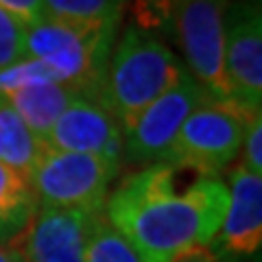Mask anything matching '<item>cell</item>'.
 Returning a JSON list of instances; mask_svg holds the SVG:
<instances>
[{
  "instance_id": "obj_6",
  "label": "cell",
  "mask_w": 262,
  "mask_h": 262,
  "mask_svg": "<svg viewBox=\"0 0 262 262\" xmlns=\"http://www.w3.org/2000/svg\"><path fill=\"white\" fill-rule=\"evenodd\" d=\"M229 0H182L170 35L184 53V66L210 101L229 103L225 79V9Z\"/></svg>"
},
{
  "instance_id": "obj_12",
  "label": "cell",
  "mask_w": 262,
  "mask_h": 262,
  "mask_svg": "<svg viewBox=\"0 0 262 262\" xmlns=\"http://www.w3.org/2000/svg\"><path fill=\"white\" fill-rule=\"evenodd\" d=\"M3 96L15 110V114L27 122V127L44 142V138L48 136L57 118L81 94L66 83H42L13 90V92Z\"/></svg>"
},
{
  "instance_id": "obj_8",
  "label": "cell",
  "mask_w": 262,
  "mask_h": 262,
  "mask_svg": "<svg viewBox=\"0 0 262 262\" xmlns=\"http://www.w3.org/2000/svg\"><path fill=\"white\" fill-rule=\"evenodd\" d=\"M206 101H210L206 92L194 83L190 75H186L175 88L153 101L125 131L122 160L136 166L164 164L179 127Z\"/></svg>"
},
{
  "instance_id": "obj_18",
  "label": "cell",
  "mask_w": 262,
  "mask_h": 262,
  "mask_svg": "<svg viewBox=\"0 0 262 262\" xmlns=\"http://www.w3.org/2000/svg\"><path fill=\"white\" fill-rule=\"evenodd\" d=\"M27 57L24 48V22L0 7V68L13 66Z\"/></svg>"
},
{
  "instance_id": "obj_16",
  "label": "cell",
  "mask_w": 262,
  "mask_h": 262,
  "mask_svg": "<svg viewBox=\"0 0 262 262\" xmlns=\"http://www.w3.org/2000/svg\"><path fill=\"white\" fill-rule=\"evenodd\" d=\"M44 15L66 22H120L127 0H42Z\"/></svg>"
},
{
  "instance_id": "obj_17",
  "label": "cell",
  "mask_w": 262,
  "mask_h": 262,
  "mask_svg": "<svg viewBox=\"0 0 262 262\" xmlns=\"http://www.w3.org/2000/svg\"><path fill=\"white\" fill-rule=\"evenodd\" d=\"M131 5V24L144 31H160L170 35L173 13L182 0H127Z\"/></svg>"
},
{
  "instance_id": "obj_7",
  "label": "cell",
  "mask_w": 262,
  "mask_h": 262,
  "mask_svg": "<svg viewBox=\"0 0 262 262\" xmlns=\"http://www.w3.org/2000/svg\"><path fill=\"white\" fill-rule=\"evenodd\" d=\"M225 79L229 103L249 114L262 105V11L258 0H229L225 9Z\"/></svg>"
},
{
  "instance_id": "obj_4",
  "label": "cell",
  "mask_w": 262,
  "mask_h": 262,
  "mask_svg": "<svg viewBox=\"0 0 262 262\" xmlns=\"http://www.w3.org/2000/svg\"><path fill=\"white\" fill-rule=\"evenodd\" d=\"M251 116L253 114L232 103L206 101L179 127L164 164L179 170H194L196 175L219 177L241 155Z\"/></svg>"
},
{
  "instance_id": "obj_21",
  "label": "cell",
  "mask_w": 262,
  "mask_h": 262,
  "mask_svg": "<svg viewBox=\"0 0 262 262\" xmlns=\"http://www.w3.org/2000/svg\"><path fill=\"white\" fill-rule=\"evenodd\" d=\"M168 262H219V260L210 247H190L182 253H177V256Z\"/></svg>"
},
{
  "instance_id": "obj_22",
  "label": "cell",
  "mask_w": 262,
  "mask_h": 262,
  "mask_svg": "<svg viewBox=\"0 0 262 262\" xmlns=\"http://www.w3.org/2000/svg\"><path fill=\"white\" fill-rule=\"evenodd\" d=\"M0 262H22V258L13 245H0Z\"/></svg>"
},
{
  "instance_id": "obj_15",
  "label": "cell",
  "mask_w": 262,
  "mask_h": 262,
  "mask_svg": "<svg viewBox=\"0 0 262 262\" xmlns=\"http://www.w3.org/2000/svg\"><path fill=\"white\" fill-rule=\"evenodd\" d=\"M85 262H144L134 245L114 227L107 216L96 212L90 221Z\"/></svg>"
},
{
  "instance_id": "obj_19",
  "label": "cell",
  "mask_w": 262,
  "mask_h": 262,
  "mask_svg": "<svg viewBox=\"0 0 262 262\" xmlns=\"http://www.w3.org/2000/svg\"><path fill=\"white\" fill-rule=\"evenodd\" d=\"M243 166L251 170L253 175L262 177V114H253L247 120L245 129V140H243Z\"/></svg>"
},
{
  "instance_id": "obj_20",
  "label": "cell",
  "mask_w": 262,
  "mask_h": 262,
  "mask_svg": "<svg viewBox=\"0 0 262 262\" xmlns=\"http://www.w3.org/2000/svg\"><path fill=\"white\" fill-rule=\"evenodd\" d=\"M0 7L5 11L13 13L24 24H31V22H37L39 18H44L42 0H0Z\"/></svg>"
},
{
  "instance_id": "obj_9",
  "label": "cell",
  "mask_w": 262,
  "mask_h": 262,
  "mask_svg": "<svg viewBox=\"0 0 262 262\" xmlns=\"http://www.w3.org/2000/svg\"><path fill=\"white\" fill-rule=\"evenodd\" d=\"M46 149L63 153L96 155L122 164L125 131L105 105L79 96L75 98L44 138Z\"/></svg>"
},
{
  "instance_id": "obj_3",
  "label": "cell",
  "mask_w": 262,
  "mask_h": 262,
  "mask_svg": "<svg viewBox=\"0 0 262 262\" xmlns=\"http://www.w3.org/2000/svg\"><path fill=\"white\" fill-rule=\"evenodd\" d=\"M118 27L120 22L83 24L44 15L24 24V48L27 57L53 68L61 83L103 105L107 63Z\"/></svg>"
},
{
  "instance_id": "obj_5",
  "label": "cell",
  "mask_w": 262,
  "mask_h": 262,
  "mask_svg": "<svg viewBox=\"0 0 262 262\" xmlns=\"http://www.w3.org/2000/svg\"><path fill=\"white\" fill-rule=\"evenodd\" d=\"M118 164L96 155L46 149L29 175L37 208L101 212L107 201Z\"/></svg>"
},
{
  "instance_id": "obj_2",
  "label": "cell",
  "mask_w": 262,
  "mask_h": 262,
  "mask_svg": "<svg viewBox=\"0 0 262 262\" xmlns=\"http://www.w3.org/2000/svg\"><path fill=\"white\" fill-rule=\"evenodd\" d=\"M188 75L184 61L151 31L127 24L110 55L103 105L122 131Z\"/></svg>"
},
{
  "instance_id": "obj_11",
  "label": "cell",
  "mask_w": 262,
  "mask_h": 262,
  "mask_svg": "<svg viewBox=\"0 0 262 262\" xmlns=\"http://www.w3.org/2000/svg\"><path fill=\"white\" fill-rule=\"evenodd\" d=\"M94 214L37 208L27 229L11 245L22 262H85L90 221Z\"/></svg>"
},
{
  "instance_id": "obj_13",
  "label": "cell",
  "mask_w": 262,
  "mask_h": 262,
  "mask_svg": "<svg viewBox=\"0 0 262 262\" xmlns=\"http://www.w3.org/2000/svg\"><path fill=\"white\" fill-rule=\"evenodd\" d=\"M44 151L46 144L27 127V122L0 94V164L29 179Z\"/></svg>"
},
{
  "instance_id": "obj_14",
  "label": "cell",
  "mask_w": 262,
  "mask_h": 262,
  "mask_svg": "<svg viewBox=\"0 0 262 262\" xmlns=\"http://www.w3.org/2000/svg\"><path fill=\"white\" fill-rule=\"evenodd\" d=\"M37 210L29 179L0 164V245H11Z\"/></svg>"
},
{
  "instance_id": "obj_10",
  "label": "cell",
  "mask_w": 262,
  "mask_h": 262,
  "mask_svg": "<svg viewBox=\"0 0 262 262\" xmlns=\"http://www.w3.org/2000/svg\"><path fill=\"white\" fill-rule=\"evenodd\" d=\"M229 201L208 247L219 262H236L253 258L262 247V177L238 164L229 170Z\"/></svg>"
},
{
  "instance_id": "obj_1",
  "label": "cell",
  "mask_w": 262,
  "mask_h": 262,
  "mask_svg": "<svg viewBox=\"0 0 262 262\" xmlns=\"http://www.w3.org/2000/svg\"><path fill=\"white\" fill-rule=\"evenodd\" d=\"M179 168L151 164L110 190L103 214L144 262H168L190 247H208L223 223L229 190L219 177L196 175L177 192Z\"/></svg>"
}]
</instances>
